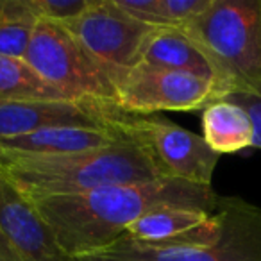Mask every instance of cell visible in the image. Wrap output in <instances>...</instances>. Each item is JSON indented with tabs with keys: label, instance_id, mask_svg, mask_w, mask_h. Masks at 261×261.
<instances>
[{
	"label": "cell",
	"instance_id": "6da1fadb",
	"mask_svg": "<svg viewBox=\"0 0 261 261\" xmlns=\"http://www.w3.org/2000/svg\"><path fill=\"white\" fill-rule=\"evenodd\" d=\"M220 197L211 186L161 177L149 182L97 188L34 202L61 249L73 259L122 238L130 224L158 207H190L213 213Z\"/></svg>",
	"mask_w": 261,
	"mask_h": 261
},
{
	"label": "cell",
	"instance_id": "7a4b0ae2",
	"mask_svg": "<svg viewBox=\"0 0 261 261\" xmlns=\"http://www.w3.org/2000/svg\"><path fill=\"white\" fill-rule=\"evenodd\" d=\"M0 175L33 202L165 177L152 158L127 140L75 154H0Z\"/></svg>",
	"mask_w": 261,
	"mask_h": 261
},
{
	"label": "cell",
	"instance_id": "3957f363",
	"mask_svg": "<svg viewBox=\"0 0 261 261\" xmlns=\"http://www.w3.org/2000/svg\"><path fill=\"white\" fill-rule=\"evenodd\" d=\"M181 29L210 56L232 91L261 97V0H213Z\"/></svg>",
	"mask_w": 261,
	"mask_h": 261
},
{
	"label": "cell",
	"instance_id": "277c9868",
	"mask_svg": "<svg viewBox=\"0 0 261 261\" xmlns=\"http://www.w3.org/2000/svg\"><path fill=\"white\" fill-rule=\"evenodd\" d=\"M220 236L210 245L145 247L118 238L77 261H261V207L234 197L217 204Z\"/></svg>",
	"mask_w": 261,
	"mask_h": 261
},
{
	"label": "cell",
	"instance_id": "5b68a950",
	"mask_svg": "<svg viewBox=\"0 0 261 261\" xmlns=\"http://www.w3.org/2000/svg\"><path fill=\"white\" fill-rule=\"evenodd\" d=\"M25 61L66 97L93 98L116 106L115 68L91 56L61 23L38 22Z\"/></svg>",
	"mask_w": 261,
	"mask_h": 261
},
{
	"label": "cell",
	"instance_id": "8992f818",
	"mask_svg": "<svg viewBox=\"0 0 261 261\" xmlns=\"http://www.w3.org/2000/svg\"><path fill=\"white\" fill-rule=\"evenodd\" d=\"M123 140L142 147L165 177L211 186L213 172L220 160L202 135L158 116L123 113L116 123Z\"/></svg>",
	"mask_w": 261,
	"mask_h": 261
},
{
	"label": "cell",
	"instance_id": "52a82bcc",
	"mask_svg": "<svg viewBox=\"0 0 261 261\" xmlns=\"http://www.w3.org/2000/svg\"><path fill=\"white\" fill-rule=\"evenodd\" d=\"M113 83L116 106L142 116L160 111H204L227 95L217 83L204 77L147 66L115 70Z\"/></svg>",
	"mask_w": 261,
	"mask_h": 261
},
{
	"label": "cell",
	"instance_id": "ba28073f",
	"mask_svg": "<svg viewBox=\"0 0 261 261\" xmlns=\"http://www.w3.org/2000/svg\"><path fill=\"white\" fill-rule=\"evenodd\" d=\"M65 27L91 56L115 70L135 68L156 25L140 22L115 0H91L88 9Z\"/></svg>",
	"mask_w": 261,
	"mask_h": 261
},
{
	"label": "cell",
	"instance_id": "9c48e42d",
	"mask_svg": "<svg viewBox=\"0 0 261 261\" xmlns=\"http://www.w3.org/2000/svg\"><path fill=\"white\" fill-rule=\"evenodd\" d=\"M122 109L93 98H31L0 102V138L20 136L59 127L113 129L123 116Z\"/></svg>",
	"mask_w": 261,
	"mask_h": 261
},
{
	"label": "cell",
	"instance_id": "30bf717a",
	"mask_svg": "<svg viewBox=\"0 0 261 261\" xmlns=\"http://www.w3.org/2000/svg\"><path fill=\"white\" fill-rule=\"evenodd\" d=\"M0 232L18 261H75L61 249L36 204L0 175Z\"/></svg>",
	"mask_w": 261,
	"mask_h": 261
},
{
	"label": "cell",
	"instance_id": "8fae6325",
	"mask_svg": "<svg viewBox=\"0 0 261 261\" xmlns=\"http://www.w3.org/2000/svg\"><path fill=\"white\" fill-rule=\"evenodd\" d=\"M136 66L192 73L217 83L227 95L232 91L200 45L177 27H158L143 47L142 58Z\"/></svg>",
	"mask_w": 261,
	"mask_h": 261
},
{
	"label": "cell",
	"instance_id": "7c38bea8",
	"mask_svg": "<svg viewBox=\"0 0 261 261\" xmlns=\"http://www.w3.org/2000/svg\"><path fill=\"white\" fill-rule=\"evenodd\" d=\"M123 142L118 130L90 127H59L20 136L0 138V154L11 156H54L104 149Z\"/></svg>",
	"mask_w": 261,
	"mask_h": 261
},
{
	"label": "cell",
	"instance_id": "4fadbf2b",
	"mask_svg": "<svg viewBox=\"0 0 261 261\" xmlns=\"http://www.w3.org/2000/svg\"><path fill=\"white\" fill-rule=\"evenodd\" d=\"M202 138L217 154L238 152L252 147L254 127L240 106L222 98L202 111Z\"/></svg>",
	"mask_w": 261,
	"mask_h": 261
},
{
	"label": "cell",
	"instance_id": "5bb4252c",
	"mask_svg": "<svg viewBox=\"0 0 261 261\" xmlns=\"http://www.w3.org/2000/svg\"><path fill=\"white\" fill-rule=\"evenodd\" d=\"M213 213L190 207H158L130 224L122 238L140 245H160L202 225Z\"/></svg>",
	"mask_w": 261,
	"mask_h": 261
},
{
	"label": "cell",
	"instance_id": "9a60e30c",
	"mask_svg": "<svg viewBox=\"0 0 261 261\" xmlns=\"http://www.w3.org/2000/svg\"><path fill=\"white\" fill-rule=\"evenodd\" d=\"M72 98L48 84L25 59L0 54V102Z\"/></svg>",
	"mask_w": 261,
	"mask_h": 261
},
{
	"label": "cell",
	"instance_id": "2e32d148",
	"mask_svg": "<svg viewBox=\"0 0 261 261\" xmlns=\"http://www.w3.org/2000/svg\"><path fill=\"white\" fill-rule=\"evenodd\" d=\"M122 11L156 27H185L213 0H115Z\"/></svg>",
	"mask_w": 261,
	"mask_h": 261
},
{
	"label": "cell",
	"instance_id": "e0dca14e",
	"mask_svg": "<svg viewBox=\"0 0 261 261\" xmlns=\"http://www.w3.org/2000/svg\"><path fill=\"white\" fill-rule=\"evenodd\" d=\"M38 22L29 0H0V54L25 59Z\"/></svg>",
	"mask_w": 261,
	"mask_h": 261
},
{
	"label": "cell",
	"instance_id": "ac0fdd59",
	"mask_svg": "<svg viewBox=\"0 0 261 261\" xmlns=\"http://www.w3.org/2000/svg\"><path fill=\"white\" fill-rule=\"evenodd\" d=\"M91 0H29L31 8L40 20L70 23L88 9Z\"/></svg>",
	"mask_w": 261,
	"mask_h": 261
},
{
	"label": "cell",
	"instance_id": "d6986e66",
	"mask_svg": "<svg viewBox=\"0 0 261 261\" xmlns=\"http://www.w3.org/2000/svg\"><path fill=\"white\" fill-rule=\"evenodd\" d=\"M224 98L232 102V104L240 106L249 115L254 127L252 147L261 150V97L254 93H247V91H232V93L225 95Z\"/></svg>",
	"mask_w": 261,
	"mask_h": 261
},
{
	"label": "cell",
	"instance_id": "ffe728a7",
	"mask_svg": "<svg viewBox=\"0 0 261 261\" xmlns=\"http://www.w3.org/2000/svg\"><path fill=\"white\" fill-rule=\"evenodd\" d=\"M0 261H18V257L15 256V252L11 250V247L8 245L6 238L0 232Z\"/></svg>",
	"mask_w": 261,
	"mask_h": 261
}]
</instances>
